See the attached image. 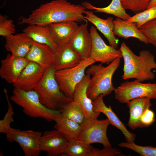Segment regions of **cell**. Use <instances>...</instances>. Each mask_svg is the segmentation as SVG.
<instances>
[{
	"label": "cell",
	"mask_w": 156,
	"mask_h": 156,
	"mask_svg": "<svg viewBox=\"0 0 156 156\" xmlns=\"http://www.w3.org/2000/svg\"><path fill=\"white\" fill-rule=\"evenodd\" d=\"M86 9L82 5L73 4L66 0H54L40 5L27 17H20L18 22L41 25L65 21L81 22L86 20L83 15Z\"/></svg>",
	"instance_id": "6da1fadb"
},
{
	"label": "cell",
	"mask_w": 156,
	"mask_h": 156,
	"mask_svg": "<svg viewBox=\"0 0 156 156\" xmlns=\"http://www.w3.org/2000/svg\"><path fill=\"white\" fill-rule=\"evenodd\" d=\"M120 58H118L106 66L100 63L92 64L86 71L92 76L88 86L87 93L88 97L93 101L102 94L104 96L109 95L116 88L112 82L113 75L119 67Z\"/></svg>",
	"instance_id": "7a4b0ae2"
},
{
	"label": "cell",
	"mask_w": 156,
	"mask_h": 156,
	"mask_svg": "<svg viewBox=\"0 0 156 156\" xmlns=\"http://www.w3.org/2000/svg\"><path fill=\"white\" fill-rule=\"evenodd\" d=\"M53 66L49 68L43 78L35 88L41 103L48 109L60 112L73 99L61 90L55 76Z\"/></svg>",
	"instance_id": "3957f363"
},
{
	"label": "cell",
	"mask_w": 156,
	"mask_h": 156,
	"mask_svg": "<svg viewBox=\"0 0 156 156\" xmlns=\"http://www.w3.org/2000/svg\"><path fill=\"white\" fill-rule=\"evenodd\" d=\"M10 100L23 109L24 113L34 118H41L49 121H55L61 116L59 112L48 109L40 102L34 90H24L14 88Z\"/></svg>",
	"instance_id": "277c9868"
},
{
	"label": "cell",
	"mask_w": 156,
	"mask_h": 156,
	"mask_svg": "<svg viewBox=\"0 0 156 156\" xmlns=\"http://www.w3.org/2000/svg\"><path fill=\"white\" fill-rule=\"evenodd\" d=\"M155 57L149 51L142 50L138 56L133 53L124 65L122 79H135L140 82L153 79L155 75L152 71L155 69Z\"/></svg>",
	"instance_id": "5b68a950"
},
{
	"label": "cell",
	"mask_w": 156,
	"mask_h": 156,
	"mask_svg": "<svg viewBox=\"0 0 156 156\" xmlns=\"http://www.w3.org/2000/svg\"><path fill=\"white\" fill-rule=\"evenodd\" d=\"M95 62L90 57L82 59L75 67L55 71V77L61 91L67 96L73 99L75 87L85 75L86 69Z\"/></svg>",
	"instance_id": "8992f818"
},
{
	"label": "cell",
	"mask_w": 156,
	"mask_h": 156,
	"mask_svg": "<svg viewBox=\"0 0 156 156\" xmlns=\"http://www.w3.org/2000/svg\"><path fill=\"white\" fill-rule=\"evenodd\" d=\"M114 92L115 99L122 103L139 97L156 99V83H144L135 79L127 81L122 83Z\"/></svg>",
	"instance_id": "52a82bcc"
},
{
	"label": "cell",
	"mask_w": 156,
	"mask_h": 156,
	"mask_svg": "<svg viewBox=\"0 0 156 156\" xmlns=\"http://www.w3.org/2000/svg\"><path fill=\"white\" fill-rule=\"evenodd\" d=\"M110 124L107 118L99 120L86 118L81 125V131L77 139L89 144L100 143L104 148L112 147L107 134V128Z\"/></svg>",
	"instance_id": "ba28073f"
},
{
	"label": "cell",
	"mask_w": 156,
	"mask_h": 156,
	"mask_svg": "<svg viewBox=\"0 0 156 156\" xmlns=\"http://www.w3.org/2000/svg\"><path fill=\"white\" fill-rule=\"evenodd\" d=\"M42 133L32 129L21 130L11 128L6 134L9 142H15L19 144L25 156H38L41 152L40 142Z\"/></svg>",
	"instance_id": "9c48e42d"
},
{
	"label": "cell",
	"mask_w": 156,
	"mask_h": 156,
	"mask_svg": "<svg viewBox=\"0 0 156 156\" xmlns=\"http://www.w3.org/2000/svg\"><path fill=\"white\" fill-rule=\"evenodd\" d=\"M90 31L92 43L90 57L95 62H100L102 64L108 65L117 58L122 57L120 50L107 45L98 34L95 27L92 26Z\"/></svg>",
	"instance_id": "30bf717a"
},
{
	"label": "cell",
	"mask_w": 156,
	"mask_h": 156,
	"mask_svg": "<svg viewBox=\"0 0 156 156\" xmlns=\"http://www.w3.org/2000/svg\"><path fill=\"white\" fill-rule=\"evenodd\" d=\"M48 69L35 62L29 61L13 84L14 88L25 91L34 90Z\"/></svg>",
	"instance_id": "8fae6325"
},
{
	"label": "cell",
	"mask_w": 156,
	"mask_h": 156,
	"mask_svg": "<svg viewBox=\"0 0 156 156\" xmlns=\"http://www.w3.org/2000/svg\"><path fill=\"white\" fill-rule=\"evenodd\" d=\"M68 141L65 135L56 129L46 131L40 138V150L41 152H46L48 156H61Z\"/></svg>",
	"instance_id": "7c38bea8"
},
{
	"label": "cell",
	"mask_w": 156,
	"mask_h": 156,
	"mask_svg": "<svg viewBox=\"0 0 156 156\" xmlns=\"http://www.w3.org/2000/svg\"><path fill=\"white\" fill-rule=\"evenodd\" d=\"M29 62L25 57L8 54L1 61L0 76L8 83L13 84Z\"/></svg>",
	"instance_id": "4fadbf2b"
},
{
	"label": "cell",
	"mask_w": 156,
	"mask_h": 156,
	"mask_svg": "<svg viewBox=\"0 0 156 156\" xmlns=\"http://www.w3.org/2000/svg\"><path fill=\"white\" fill-rule=\"evenodd\" d=\"M102 94L99 95L92 101L93 109L96 113H103L107 117L110 124L120 130L123 134L127 142H134L135 135L131 132L126 128L124 124L120 121L116 114L112 110L111 107L107 106L105 103Z\"/></svg>",
	"instance_id": "5bb4252c"
},
{
	"label": "cell",
	"mask_w": 156,
	"mask_h": 156,
	"mask_svg": "<svg viewBox=\"0 0 156 156\" xmlns=\"http://www.w3.org/2000/svg\"><path fill=\"white\" fill-rule=\"evenodd\" d=\"M54 54L53 67L55 71L75 67L82 60L80 55L71 47L69 42L58 47Z\"/></svg>",
	"instance_id": "9a60e30c"
},
{
	"label": "cell",
	"mask_w": 156,
	"mask_h": 156,
	"mask_svg": "<svg viewBox=\"0 0 156 156\" xmlns=\"http://www.w3.org/2000/svg\"><path fill=\"white\" fill-rule=\"evenodd\" d=\"M69 43L73 49L80 55L82 59L90 57L92 48V39L90 31L88 30L87 23L79 26Z\"/></svg>",
	"instance_id": "2e32d148"
},
{
	"label": "cell",
	"mask_w": 156,
	"mask_h": 156,
	"mask_svg": "<svg viewBox=\"0 0 156 156\" xmlns=\"http://www.w3.org/2000/svg\"><path fill=\"white\" fill-rule=\"evenodd\" d=\"M54 51L49 46L34 40L25 57L29 61L35 62L43 68L48 69L53 66Z\"/></svg>",
	"instance_id": "e0dca14e"
},
{
	"label": "cell",
	"mask_w": 156,
	"mask_h": 156,
	"mask_svg": "<svg viewBox=\"0 0 156 156\" xmlns=\"http://www.w3.org/2000/svg\"><path fill=\"white\" fill-rule=\"evenodd\" d=\"M90 79V75H85L81 81L77 85L75 89L73 101L81 107L86 118H97L100 114L94 112L92 100L88 97L87 93Z\"/></svg>",
	"instance_id": "ac0fdd59"
},
{
	"label": "cell",
	"mask_w": 156,
	"mask_h": 156,
	"mask_svg": "<svg viewBox=\"0 0 156 156\" xmlns=\"http://www.w3.org/2000/svg\"><path fill=\"white\" fill-rule=\"evenodd\" d=\"M84 18L96 27L108 40L109 45L117 49L119 40L113 34L114 28L113 18L112 17L106 19L101 18L95 15L92 11L85 10Z\"/></svg>",
	"instance_id": "d6986e66"
},
{
	"label": "cell",
	"mask_w": 156,
	"mask_h": 156,
	"mask_svg": "<svg viewBox=\"0 0 156 156\" xmlns=\"http://www.w3.org/2000/svg\"><path fill=\"white\" fill-rule=\"evenodd\" d=\"M5 38L6 50L12 55L24 57L29 51L33 41L27 34L23 32Z\"/></svg>",
	"instance_id": "ffe728a7"
},
{
	"label": "cell",
	"mask_w": 156,
	"mask_h": 156,
	"mask_svg": "<svg viewBox=\"0 0 156 156\" xmlns=\"http://www.w3.org/2000/svg\"><path fill=\"white\" fill-rule=\"evenodd\" d=\"M150 99L145 97L133 99L127 104L130 114L127 125L133 130L143 128L140 122V118L145 111L151 106Z\"/></svg>",
	"instance_id": "44dd1931"
},
{
	"label": "cell",
	"mask_w": 156,
	"mask_h": 156,
	"mask_svg": "<svg viewBox=\"0 0 156 156\" xmlns=\"http://www.w3.org/2000/svg\"><path fill=\"white\" fill-rule=\"evenodd\" d=\"M48 25L58 47L69 42L79 26L74 21L53 23Z\"/></svg>",
	"instance_id": "7402d4cb"
},
{
	"label": "cell",
	"mask_w": 156,
	"mask_h": 156,
	"mask_svg": "<svg viewBox=\"0 0 156 156\" xmlns=\"http://www.w3.org/2000/svg\"><path fill=\"white\" fill-rule=\"evenodd\" d=\"M114 23L113 34L115 36L125 39L134 37L146 44H149L148 39L140 30L136 23L118 18L114 21Z\"/></svg>",
	"instance_id": "603a6c76"
},
{
	"label": "cell",
	"mask_w": 156,
	"mask_h": 156,
	"mask_svg": "<svg viewBox=\"0 0 156 156\" xmlns=\"http://www.w3.org/2000/svg\"><path fill=\"white\" fill-rule=\"evenodd\" d=\"M23 32L27 34L33 40L49 46L54 52L57 48L58 45L48 25H29L23 30Z\"/></svg>",
	"instance_id": "cb8c5ba5"
},
{
	"label": "cell",
	"mask_w": 156,
	"mask_h": 156,
	"mask_svg": "<svg viewBox=\"0 0 156 156\" xmlns=\"http://www.w3.org/2000/svg\"><path fill=\"white\" fill-rule=\"evenodd\" d=\"M55 121V129L62 133L69 140L77 139L81 131V125L61 116L57 118Z\"/></svg>",
	"instance_id": "d4e9b609"
},
{
	"label": "cell",
	"mask_w": 156,
	"mask_h": 156,
	"mask_svg": "<svg viewBox=\"0 0 156 156\" xmlns=\"http://www.w3.org/2000/svg\"><path fill=\"white\" fill-rule=\"evenodd\" d=\"M82 5L86 9L94 10L95 12L111 14L125 20L127 21L131 17L126 12L120 0H112L108 5L104 8L96 7L86 1L83 2Z\"/></svg>",
	"instance_id": "484cf974"
},
{
	"label": "cell",
	"mask_w": 156,
	"mask_h": 156,
	"mask_svg": "<svg viewBox=\"0 0 156 156\" xmlns=\"http://www.w3.org/2000/svg\"><path fill=\"white\" fill-rule=\"evenodd\" d=\"M93 148L91 145L77 139L68 141L63 156H89Z\"/></svg>",
	"instance_id": "4316f807"
},
{
	"label": "cell",
	"mask_w": 156,
	"mask_h": 156,
	"mask_svg": "<svg viewBox=\"0 0 156 156\" xmlns=\"http://www.w3.org/2000/svg\"><path fill=\"white\" fill-rule=\"evenodd\" d=\"M60 112L61 116L72 120L81 125L86 118L81 107L73 101L66 106Z\"/></svg>",
	"instance_id": "83f0119b"
},
{
	"label": "cell",
	"mask_w": 156,
	"mask_h": 156,
	"mask_svg": "<svg viewBox=\"0 0 156 156\" xmlns=\"http://www.w3.org/2000/svg\"><path fill=\"white\" fill-rule=\"evenodd\" d=\"M156 18V5L131 16L127 21L136 24L138 28L148 21Z\"/></svg>",
	"instance_id": "f1b7e54d"
},
{
	"label": "cell",
	"mask_w": 156,
	"mask_h": 156,
	"mask_svg": "<svg viewBox=\"0 0 156 156\" xmlns=\"http://www.w3.org/2000/svg\"><path fill=\"white\" fill-rule=\"evenodd\" d=\"M3 91L6 98L8 108L3 118L0 120V132L6 134L11 128V124L14 121L13 118L14 112L13 107L8 97L7 89H4Z\"/></svg>",
	"instance_id": "f546056e"
},
{
	"label": "cell",
	"mask_w": 156,
	"mask_h": 156,
	"mask_svg": "<svg viewBox=\"0 0 156 156\" xmlns=\"http://www.w3.org/2000/svg\"><path fill=\"white\" fill-rule=\"evenodd\" d=\"M118 146L131 149L142 156H156V147L150 146H141L132 142H122Z\"/></svg>",
	"instance_id": "4dcf8cb0"
},
{
	"label": "cell",
	"mask_w": 156,
	"mask_h": 156,
	"mask_svg": "<svg viewBox=\"0 0 156 156\" xmlns=\"http://www.w3.org/2000/svg\"><path fill=\"white\" fill-rule=\"evenodd\" d=\"M125 10H129L137 14L146 10L151 0H120Z\"/></svg>",
	"instance_id": "1f68e13d"
},
{
	"label": "cell",
	"mask_w": 156,
	"mask_h": 156,
	"mask_svg": "<svg viewBox=\"0 0 156 156\" xmlns=\"http://www.w3.org/2000/svg\"><path fill=\"white\" fill-rule=\"evenodd\" d=\"M139 29L146 38L149 43L156 48V18L148 21Z\"/></svg>",
	"instance_id": "d6a6232c"
},
{
	"label": "cell",
	"mask_w": 156,
	"mask_h": 156,
	"mask_svg": "<svg viewBox=\"0 0 156 156\" xmlns=\"http://www.w3.org/2000/svg\"><path fill=\"white\" fill-rule=\"evenodd\" d=\"M15 32L13 20L0 15V35L5 38L14 34Z\"/></svg>",
	"instance_id": "836d02e7"
},
{
	"label": "cell",
	"mask_w": 156,
	"mask_h": 156,
	"mask_svg": "<svg viewBox=\"0 0 156 156\" xmlns=\"http://www.w3.org/2000/svg\"><path fill=\"white\" fill-rule=\"evenodd\" d=\"M120 150L116 148H104L99 149L93 147L89 156H125Z\"/></svg>",
	"instance_id": "e575fe53"
},
{
	"label": "cell",
	"mask_w": 156,
	"mask_h": 156,
	"mask_svg": "<svg viewBox=\"0 0 156 156\" xmlns=\"http://www.w3.org/2000/svg\"><path fill=\"white\" fill-rule=\"evenodd\" d=\"M155 115L154 112L148 109L142 116L140 122L142 127H147L152 125L155 121Z\"/></svg>",
	"instance_id": "d590c367"
},
{
	"label": "cell",
	"mask_w": 156,
	"mask_h": 156,
	"mask_svg": "<svg viewBox=\"0 0 156 156\" xmlns=\"http://www.w3.org/2000/svg\"><path fill=\"white\" fill-rule=\"evenodd\" d=\"M155 5H156V0H151L147 9L148 8Z\"/></svg>",
	"instance_id": "8d00e7d4"
},
{
	"label": "cell",
	"mask_w": 156,
	"mask_h": 156,
	"mask_svg": "<svg viewBox=\"0 0 156 156\" xmlns=\"http://www.w3.org/2000/svg\"><path fill=\"white\" fill-rule=\"evenodd\" d=\"M155 76H156V68H155Z\"/></svg>",
	"instance_id": "74e56055"
}]
</instances>
